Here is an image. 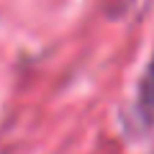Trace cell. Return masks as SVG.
Listing matches in <instances>:
<instances>
[{
  "label": "cell",
  "mask_w": 154,
  "mask_h": 154,
  "mask_svg": "<svg viewBox=\"0 0 154 154\" xmlns=\"http://www.w3.org/2000/svg\"><path fill=\"white\" fill-rule=\"evenodd\" d=\"M139 100H141V108L146 110V113L154 110V59H152V64L146 67V75H144V80H141Z\"/></svg>",
  "instance_id": "cell-1"
}]
</instances>
